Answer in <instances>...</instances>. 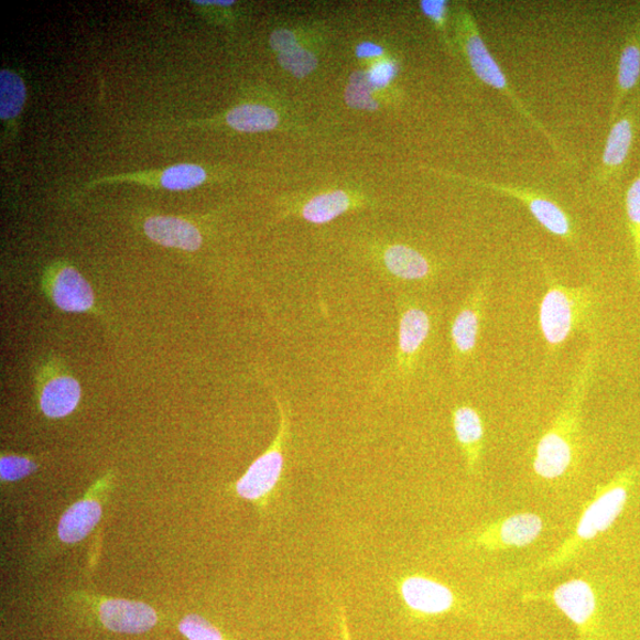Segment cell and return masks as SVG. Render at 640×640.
Instances as JSON below:
<instances>
[{
    "mask_svg": "<svg viewBox=\"0 0 640 640\" xmlns=\"http://www.w3.org/2000/svg\"><path fill=\"white\" fill-rule=\"evenodd\" d=\"M382 260L390 274L410 283L429 280L433 273L429 259L410 246H389Z\"/></svg>",
    "mask_w": 640,
    "mask_h": 640,
    "instance_id": "d6986e66",
    "label": "cell"
},
{
    "mask_svg": "<svg viewBox=\"0 0 640 640\" xmlns=\"http://www.w3.org/2000/svg\"><path fill=\"white\" fill-rule=\"evenodd\" d=\"M53 300L61 310L86 312L94 305V293L80 272L66 268L55 276Z\"/></svg>",
    "mask_w": 640,
    "mask_h": 640,
    "instance_id": "ac0fdd59",
    "label": "cell"
},
{
    "mask_svg": "<svg viewBox=\"0 0 640 640\" xmlns=\"http://www.w3.org/2000/svg\"><path fill=\"white\" fill-rule=\"evenodd\" d=\"M420 8L429 20L438 26L446 35V19L448 3L445 0H423Z\"/></svg>",
    "mask_w": 640,
    "mask_h": 640,
    "instance_id": "4dcf8cb0",
    "label": "cell"
},
{
    "mask_svg": "<svg viewBox=\"0 0 640 640\" xmlns=\"http://www.w3.org/2000/svg\"><path fill=\"white\" fill-rule=\"evenodd\" d=\"M400 595L405 606L416 616L434 617L456 610L455 592L448 586L423 575L404 577Z\"/></svg>",
    "mask_w": 640,
    "mask_h": 640,
    "instance_id": "7c38bea8",
    "label": "cell"
},
{
    "mask_svg": "<svg viewBox=\"0 0 640 640\" xmlns=\"http://www.w3.org/2000/svg\"><path fill=\"white\" fill-rule=\"evenodd\" d=\"M432 332V319L426 308L413 301L400 307L398 351L394 372L409 375L417 365Z\"/></svg>",
    "mask_w": 640,
    "mask_h": 640,
    "instance_id": "9c48e42d",
    "label": "cell"
},
{
    "mask_svg": "<svg viewBox=\"0 0 640 640\" xmlns=\"http://www.w3.org/2000/svg\"><path fill=\"white\" fill-rule=\"evenodd\" d=\"M597 351L589 349L576 371L570 394L552 426L542 435L534 457V471L544 480L564 477L579 454L584 402L597 366Z\"/></svg>",
    "mask_w": 640,
    "mask_h": 640,
    "instance_id": "6da1fadb",
    "label": "cell"
},
{
    "mask_svg": "<svg viewBox=\"0 0 640 640\" xmlns=\"http://www.w3.org/2000/svg\"><path fill=\"white\" fill-rule=\"evenodd\" d=\"M207 180L206 170L199 165L181 164L164 171L161 177L162 186L169 191H189Z\"/></svg>",
    "mask_w": 640,
    "mask_h": 640,
    "instance_id": "d4e9b609",
    "label": "cell"
},
{
    "mask_svg": "<svg viewBox=\"0 0 640 640\" xmlns=\"http://www.w3.org/2000/svg\"><path fill=\"white\" fill-rule=\"evenodd\" d=\"M629 230L633 245L636 281L640 288V170L629 186L626 198Z\"/></svg>",
    "mask_w": 640,
    "mask_h": 640,
    "instance_id": "cb8c5ba5",
    "label": "cell"
},
{
    "mask_svg": "<svg viewBox=\"0 0 640 640\" xmlns=\"http://www.w3.org/2000/svg\"><path fill=\"white\" fill-rule=\"evenodd\" d=\"M383 55V48L379 44L364 42L357 45L356 56L360 58H372Z\"/></svg>",
    "mask_w": 640,
    "mask_h": 640,
    "instance_id": "d6a6232c",
    "label": "cell"
},
{
    "mask_svg": "<svg viewBox=\"0 0 640 640\" xmlns=\"http://www.w3.org/2000/svg\"><path fill=\"white\" fill-rule=\"evenodd\" d=\"M640 83V7L627 30L626 39L621 46L617 84L614 104L611 107L610 122L614 123L621 111V105Z\"/></svg>",
    "mask_w": 640,
    "mask_h": 640,
    "instance_id": "5bb4252c",
    "label": "cell"
},
{
    "mask_svg": "<svg viewBox=\"0 0 640 640\" xmlns=\"http://www.w3.org/2000/svg\"><path fill=\"white\" fill-rule=\"evenodd\" d=\"M270 42L272 50L278 54L288 52L300 44L292 31L288 29L275 30Z\"/></svg>",
    "mask_w": 640,
    "mask_h": 640,
    "instance_id": "1f68e13d",
    "label": "cell"
},
{
    "mask_svg": "<svg viewBox=\"0 0 640 640\" xmlns=\"http://www.w3.org/2000/svg\"><path fill=\"white\" fill-rule=\"evenodd\" d=\"M534 598L552 601L574 623L581 636L588 640L597 614V598L587 582L573 579L551 593L532 595V599Z\"/></svg>",
    "mask_w": 640,
    "mask_h": 640,
    "instance_id": "8fae6325",
    "label": "cell"
},
{
    "mask_svg": "<svg viewBox=\"0 0 640 640\" xmlns=\"http://www.w3.org/2000/svg\"><path fill=\"white\" fill-rule=\"evenodd\" d=\"M98 610L102 626L117 633H145L159 622L158 612L140 601L106 599L100 603Z\"/></svg>",
    "mask_w": 640,
    "mask_h": 640,
    "instance_id": "4fadbf2b",
    "label": "cell"
},
{
    "mask_svg": "<svg viewBox=\"0 0 640 640\" xmlns=\"http://www.w3.org/2000/svg\"><path fill=\"white\" fill-rule=\"evenodd\" d=\"M462 180L519 199L545 230L568 243L575 242V229L570 215L557 203L541 193L528 189V187L497 184L476 178L462 177Z\"/></svg>",
    "mask_w": 640,
    "mask_h": 640,
    "instance_id": "ba28073f",
    "label": "cell"
},
{
    "mask_svg": "<svg viewBox=\"0 0 640 640\" xmlns=\"http://www.w3.org/2000/svg\"><path fill=\"white\" fill-rule=\"evenodd\" d=\"M36 470V464L20 456H3L0 459V478L3 481L21 480Z\"/></svg>",
    "mask_w": 640,
    "mask_h": 640,
    "instance_id": "f1b7e54d",
    "label": "cell"
},
{
    "mask_svg": "<svg viewBox=\"0 0 640 640\" xmlns=\"http://www.w3.org/2000/svg\"><path fill=\"white\" fill-rule=\"evenodd\" d=\"M373 87L371 86L368 74L364 72H355L350 76V82L346 91L347 104L351 108L367 109V111H375L379 108L378 101L371 96Z\"/></svg>",
    "mask_w": 640,
    "mask_h": 640,
    "instance_id": "484cf974",
    "label": "cell"
},
{
    "mask_svg": "<svg viewBox=\"0 0 640 640\" xmlns=\"http://www.w3.org/2000/svg\"><path fill=\"white\" fill-rule=\"evenodd\" d=\"M489 281L482 280L467 296L451 326L452 355L457 365H464L475 355L484 311H486Z\"/></svg>",
    "mask_w": 640,
    "mask_h": 640,
    "instance_id": "30bf717a",
    "label": "cell"
},
{
    "mask_svg": "<svg viewBox=\"0 0 640 640\" xmlns=\"http://www.w3.org/2000/svg\"><path fill=\"white\" fill-rule=\"evenodd\" d=\"M279 64L295 77L303 79V77L316 70L318 67V59L314 54L304 50L303 46L299 44L294 46V48L279 54Z\"/></svg>",
    "mask_w": 640,
    "mask_h": 640,
    "instance_id": "4316f807",
    "label": "cell"
},
{
    "mask_svg": "<svg viewBox=\"0 0 640 640\" xmlns=\"http://www.w3.org/2000/svg\"><path fill=\"white\" fill-rule=\"evenodd\" d=\"M627 482L628 476H622L603 488L583 512L574 533L536 571L560 568L568 564L588 542L610 529L628 502Z\"/></svg>",
    "mask_w": 640,
    "mask_h": 640,
    "instance_id": "3957f363",
    "label": "cell"
},
{
    "mask_svg": "<svg viewBox=\"0 0 640 640\" xmlns=\"http://www.w3.org/2000/svg\"><path fill=\"white\" fill-rule=\"evenodd\" d=\"M337 622L339 627L340 640H352L347 612L343 606H339L338 608Z\"/></svg>",
    "mask_w": 640,
    "mask_h": 640,
    "instance_id": "836d02e7",
    "label": "cell"
},
{
    "mask_svg": "<svg viewBox=\"0 0 640 640\" xmlns=\"http://www.w3.org/2000/svg\"><path fill=\"white\" fill-rule=\"evenodd\" d=\"M543 532V521L533 512L514 513L475 530L466 539L471 547L489 552L524 549Z\"/></svg>",
    "mask_w": 640,
    "mask_h": 640,
    "instance_id": "52a82bcc",
    "label": "cell"
},
{
    "mask_svg": "<svg viewBox=\"0 0 640 640\" xmlns=\"http://www.w3.org/2000/svg\"><path fill=\"white\" fill-rule=\"evenodd\" d=\"M82 400V386L69 377H59L46 383L41 395V410L52 419L72 414Z\"/></svg>",
    "mask_w": 640,
    "mask_h": 640,
    "instance_id": "ffe728a7",
    "label": "cell"
},
{
    "mask_svg": "<svg viewBox=\"0 0 640 640\" xmlns=\"http://www.w3.org/2000/svg\"><path fill=\"white\" fill-rule=\"evenodd\" d=\"M178 628L182 634L189 640H226L211 622L198 615L184 617Z\"/></svg>",
    "mask_w": 640,
    "mask_h": 640,
    "instance_id": "83f0119b",
    "label": "cell"
},
{
    "mask_svg": "<svg viewBox=\"0 0 640 640\" xmlns=\"http://www.w3.org/2000/svg\"><path fill=\"white\" fill-rule=\"evenodd\" d=\"M456 28L459 43L468 61V65H470L478 79L499 93H502L513 107L518 109L524 120L533 124L549 140L552 148L565 159V153L562 152L551 132L543 127V123L529 111L517 94H514L505 72L499 67L486 41L481 37L477 22L470 11H467L465 8H459Z\"/></svg>",
    "mask_w": 640,
    "mask_h": 640,
    "instance_id": "277c9868",
    "label": "cell"
},
{
    "mask_svg": "<svg viewBox=\"0 0 640 640\" xmlns=\"http://www.w3.org/2000/svg\"><path fill=\"white\" fill-rule=\"evenodd\" d=\"M280 425L273 444L264 452L238 480L236 491L247 501L267 503L284 471V448L288 440V417L283 404L276 400Z\"/></svg>",
    "mask_w": 640,
    "mask_h": 640,
    "instance_id": "5b68a950",
    "label": "cell"
},
{
    "mask_svg": "<svg viewBox=\"0 0 640 640\" xmlns=\"http://www.w3.org/2000/svg\"><path fill=\"white\" fill-rule=\"evenodd\" d=\"M351 199L346 192L337 191L311 198L302 209L307 223L325 225L350 209Z\"/></svg>",
    "mask_w": 640,
    "mask_h": 640,
    "instance_id": "7402d4cb",
    "label": "cell"
},
{
    "mask_svg": "<svg viewBox=\"0 0 640 640\" xmlns=\"http://www.w3.org/2000/svg\"><path fill=\"white\" fill-rule=\"evenodd\" d=\"M25 98L26 90L22 77L7 69L0 72V118L11 120L18 117Z\"/></svg>",
    "mask_w": 640,
    "mask_h": 640,
    "instance_id": "603a6c76",
    "label": "cell"
},
{
    "mask_svg": "<svg viewBox=\"0 0 640 640\" xmlns=\"http://www.w3.org/2000/svg\"><path fill=\"white\" fill-rule=\"evenodd\" d=\"M457 442L466 459L468 470L475 473L479 465L486 427L480 414L471 405H459L452 414Z\"/></svg>",
    "mask_w": 640,
    "mask_h": 640,
    "instance_id": "9a60e30c",
    "label": "cell"
},
{
    "mask_svg": "<svg viewBox=\"0 0 640 640\" xmlns=\"http://www.w3.org/2000/svg\"><path fill=\"white\" fill-rule=\"evenodd\" d=\"M226 121L234 130L254 133L274 130L279 124V116L271 107L247 104L231 109Z\"/></svg>",
    "mask_w": 640,
    "mask_h": 640,
    "instance_id": "44dd1931",
    "label": "cell"
},
{
    "mask_svg": "<svg viewBox=\"0 0 640 640\" xmlns=\"http://www.w3.org/2000/svg\"><path fill=\"white\" fill-rule=\"evenodd\" d=\"M547 290L539 307V325L550 355L576 333H588L597 325L599 303L589 286L570 288L558 283L547 267H544Z\"/></svg>",
    "mask_w": 640,
    "mask_h": 640,
    "instance_id": "7a4b0ae2",
    "label": "cell"
},
{
    "mask_svg": "<svg viewBox=\"0 0 640 640\" xmlns=\"http://www.w3.org/2000/svg\"><path fill=\"white\" fill-rule=\"evenodd\" d=\"M640 124V97L636 96L618 118L611 123L601 161L595 175L597 186L616 183L622 175L630 158L636 134Z\"/></svg>",
    "mask_w": 640,
    "mask_h": 640,
    "instance_id": "8992f818",
    "label": "cell"
},
{
    "mask_svg": "<svg viewBox=\"0 0 640 640\" xmlns=\"http://www.w3.org/2000/svg\"><path fill=\"white\" fill-rule=\"evenodd\" d=\"M147 236L164 247L178 248L195 252L202 245L199 230L191 223L178 217L155 216L144 226Z\"/></svg>",
    "mask_w": 640,
    "mask_h": 640,
    "instance_id": "2e32d148",
    "label": "cell"
},
{
    "mask_svg": "<svg viewBox=\"0 0 640 640\" xmlns=\"http://www.w3.org/2000/svg\"><path fill=\"white\" fill-rule=\"evenodd\" d=\"M197 6H218V7H230L234 4L232 0H228V2H226V0H221V2H198V0H196V2H194Z\"/></svg>",
    "mask_w": 640,
    "mask_h": 640,
    "instance_id": "e575fe53",
    "label": "cell"
},
{
    "mask_svg": "<svg viewBox=\"0 0 640 640\" xmlns=\"http://www.w3.org/2000/svg\"><path fill=\"white\" fill-rule=\"evenodd\" d=\"M398 65L394 62H379L367 73L373 88H384L395 79Z\"/></svg>",
    "mask_w": 640,
    "mask_h": 640,
    "instance_id": "f546056e",
    "label": "cell"
},
{
    "mask_svg": "<svg viewBox=\"0 0 640 640\" xmlns=\"http://www.w3.org/2000/svg\"><path fill=\"white\" fill-rule=\"evenodd\" d=\"M102 518V507L97 499L85 498L74 503L58 522L61 542L73 544L85 540Z\"/></svg>",
    "mask_w": 640,
    "mask_h": 640,
    "instance_id": "e0dca14e",
    "label": "cell"
}]
</instances>
